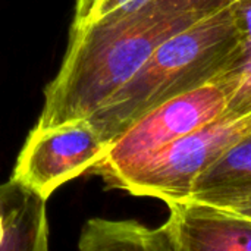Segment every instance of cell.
Here are the masks:
<instances>
[{
  "mask_svg": "<svg viewBox=\"0 0 251 251\" xmlns=\"http://www.w3.org/2000/svg\"><path fill=\"white\" fill-rule=\"evenodd\" d=\"M234 0H144L69 32L56 76L44 88L37 128L87 119L171 37Z\"/></svg>",
  "mask_w": 251,
  "mask_h": 251,
  "instance_id": "6da1fadb",
  "label": "cell"
},
{
  "mask_svg": "<svg viewBox=\"0 0 251 251\" xmlns=\"http://www.w3.org/2000/svg\"><path fill=\"white\" fill-rule=\"evenodd\" d=\"M240 56L231 4L160 44L87 121L110 144L159 104L210 82Z\"/></svg>",
  "mask_w": 251,
  "mask_h": 251,
  "instance_id": "7a4b0ae2",
  "label": "cell"
},
{
  "mask_svg": "<svg viewBox=\"0 0 251 251\" xmlns=\"http://www.w3.org/2000/svg\"><path fill=\"white\" fill-rule=\"evenodd\" d=\"M251 132V113L225 116L175 140L131 174L122 176L112 188L137 197L165 201L191 199L196 179L229 147Z\"/></svg>",
  "mask_w": 251,
  "mask_h": 251,
  "instance_id": "3957f363",
  "label": "cell"
},
{
  "mask_svg": "<svg viewBox=\"0 0 251 251\" xmlns=\"http://www.w3.org/2000/svg\"><path fill=\"white\" fill-rule=\"evenodd\" d=\"M224 109L225 94L213 82L174 97L138 118L116 137L90 174L101 176L112 188L118 179L140 168L175 140L218 119Z\"/></svg>",
  "mask_w": 251,
  "mask_h": 251,
  "instance_id": "277c9868",
  "label": "cell"
},
{
  "mask_svg": "<svg viewBox=\"0 0 251 251\" xmlns=\"http://www.w3.org/2000/svg\"><path fill=\"white\" fill-rule=\"evenodd\" d=\"M107 149L87 119L51 128L34 126L18 154L12 178L49 200L63 184L90 174Z\"/></svg>",
  "mask_w": 251,
  "mask_h": 251,
  "instance_id": "5b68a950",
  "label": "cell"
},
{
  "mask_svg": "<svg viewBox=\"0 0 251 251\" xmlns=\"http://www.w3.org/2000/svg\"><path fill=\"white\" fill-rule=\"evenodd\" d=\"M163 224L172 251H251V219L207 203H169Z\"/></svg>",
  "mask_w": 251,
  "mask_h": 251,
  "instance_id": "8992f818",
  "label": "cell"
},
{
  "mask_svg": "<svg viewBox=\"0 0 251 251\" xmlns=\"http://www.w3.org/2000/svg\"><path fill=\"white\" fill-rule=\"evenodd\" d=\"M47 199L10 178L0 185V251L49 249Z\"/></svg>",
  "mask_w": 251,
  "mask_h": 251,
  "instance_id": "52a82bcc",
  "label": "cell"
},
{
  "mask_svg": "<svg viewBox=\"0 0 251 251\" xmlns=\"http://www.w3.org/2000/svg\"><path fill=\"white\" fill-rule=\"evenodd\" d=\"M190 200L226 210L251 206V132L196 179Z\"/></svg>",
  "mask_w": 251,
  "mask_h": 251,
  "instance_id": "ba28073f",
  "label": "cell"
},
{
  "mask_svg": "<svg viewBox=\"0 0 251 251\" xmlns=\"http://www.w3.org/2000/svg\"><path fill=\"white\" fill-rule=\"evenodd\" d=\"M84 251H172L163 228H147L137 221L90 219L79 235Z\"/></svg>",
  "mask_w": 251,
  "mask_h": 251,
  "instance_id": "9c48e42d",
  "label": "cell"
},
{
  "mask_svg": "<svg viewBox=\"0 0 251 251\" xmlns=\"http://www.w3.org/2000/svg\"><path fill=\"white\" fill-rule=\"evenodd\" d=\"M210 82L219 85L225 94V116L251 113V51L240 56Z\"/></svg>",
  "mask_w": 251,
  "mask_h": 251,
  "instance_id": "30bf717a",
  "label": "cell"
},
{
  "mask_svg": "<svg viewBox=\"0 0 251 251\" xmlns=\"http://www.w3.org/2000/svg\"><path fill=\"white\" fill-rule=\"evenodd\" d=\"M144 0H75L74 19L69 32L79 31L112 13L137 6Z\"/></svg>",
  "mask_w": 251,
  "mask_h": 251,
  "instance_id": "8fae6325",
  "label": "cell"
},
{
  "mask_svg": "<svg viewBox=\"0 0 251 251\" xmlns=\"http://www.w3.org/2000/svg\"><path fill=\"white\" fill-rule=\"evenodd\" d=\"M231 12L240 38V56H243L251 51V0H234Z\"/></svg>",
  "mask_w": 251,
  "mask_h": 251,
  "instance_id": "7c38bea8",
  "label": "cell"
},
{
  "mask_svg": "<svg viewBox=\"0 0 251 251\" xmlns=\"http://www.w3.org/2000/svg\"><path fill=\"white\" fill-rule=\"evenodd\" d=\"M231 212H235V213H238V215H243V216L251 219V206L240 207V209H234V210H231Z\"/></svg>",
  "mask_w": 251,
  "mask_h": 251,
  "instance_id": "4fadbf2b",
  "label": "cell"
},
{
  "mask_svg": "<svg viewBox=\"0 0 251 251\" xmlns=\"http://www.w3.org/2000/svg\"><path fill=\"white\" fill-rule=\"evenodd\" d=\"M0 240H1V225H0Z\"/></svg>",
  "mask_w": 251,
  "mask_h": 251,
  "instance_id": "5bb4252c",
  "label": "cell"
}]
</instances>
